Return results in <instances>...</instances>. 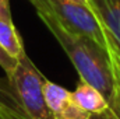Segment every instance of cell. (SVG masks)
Segmentation results:
<instances>
[{"label": "cell", "mask_w": 120, "mask_h": 119, "mask_svg": "<svg viewBox=\"0 0 120 119\" xmlns=\"http://www.w3.org/2000/svg\"><path fill=\"white\" fill-rule=\"evenodd\" d=\"M41 21L57 39L61 49L77 70L80 80H84L99 90L105 98H112L113 86L106 52L90 38L67 28L59 18L41 3H31Z\"/></svg>", "instance_id": "obj_1"}, {"label": "cell", "mask_w": 120, "mask_h": 119, "mask_svg": "<svg viewBox=\"0 0 120 119\" xmlns=\"http://www.w3.org/2000/svg\"><path fill=\"white\" fill-rule=\"evenodd\" d=\"M45 76L22 53L14 73L0 79V108L15 119H55L43 98Z\"/></svg>", "instance_id": "obj_2"}, {"label": "cell", "mask_w": 120, "mask_h": 119, "mask_svg": "<svg viewBox=\"0 0 120 119\" xmlns=\"http://www.w3.org/2000/svg\"><path fill=\"white\" fill-rule=\"evenodd\" d=\"M30 3H41L49 11H52L67 28L90 38L105 52L109 44L113 41L110 34L102 27L87 4H80L71 0H30Z\"/></svg>", "instance_id": "obj_3"}, {"label": "cell", "mask_w": 120, "mask_h": 119, "mask_svg": "<svg viewBox=\"0 0 120 119\" xmlns=\"http://www.w3.org/2000/svg\"><path fill=\"white\" fill-rule=\"evenodd\" d=\"M43 98L55 119H88L92 115L84 111L73 98V92L45 79Z\"/></svg>", "instance_id": "obj_4"}, {"label": "cell", "mask_w": 120, "mask_h": 119, "mask_svg": "<svg viewBox=\"0 0 120 119\" xmlns=\"http://www.w3.org/2000/svg\"><path fill=\"white\" fill-rule=\"evenodd\" d=\"M87 6L120 49V0H88Z\"/></svg>", "instance_id": "obj_5"}, {"label": "cell", "mask_w": 120, "mask_h": 119, "mask_svg": "<svg viewBox=\"0 0 120 119\" xmlns=\"http://www.w3.org/2000/svg\"><path fill=\"white\" fill-rule=\"evenodd\" d=\"M73 92V98L74 101L87 112L90 114H101L103 111H106L109 108L108 99L105 98V95L92 84L80 80L77 87Z\"/></svg>", "instance_id": "obj_6"}, {"label": "cell", "mask_w": 120, "mask_h": 119, "mask_svg": "<svg viewBox=\"0 0 120 119\" xmlns=\"http://www.w3.org/2000/svg\"><path fill=\"white\" fill-rule=\"evenodd\" d=\"M106 55H108L112 86H113L112 98L109 99V108L120 118V49L117 44L115 42V39L109 44L106 49Z\"/></svg>", "instance_id": "obj_7"}, {"label": "cell", "mask_w": 120, "mask_h": 119, "mask_svg": "<svg viewBox=\"0 0 120 119\" xmlns=\"http://www.w3.org/2000/svg\"><path fill=\"white\" fill-rule=\"evenodd\" d=\"M0 46L14 59L25 53L22 39L11 18H0Z\"/></svg>", "instance_id": "obj_8"}, {"label": "cell", "mask_w": 120, "mask_h": 119, "mask_svg": "<svg viewBox=\"0 0 120 119\" xmlns=\"http://www.w3.org/2000/svg\"><path fill=\"white\" fill-rule=\"evenodd\" d=\"M17 62H18V60L14 59V58H11V56L0 46V67L4 70L6 77H10V76L14 73V70H15V67H17Z\"/></svg>", "instance_id": "obj_9"}, {"label": "cell", "mask_w": 120, "mask_h": 119, "mask_svg": "<svg viewBox=\"0 0 120 119\" xmlns=\"http://www.w3.org/2000/svg\"><path fill=\"white\" fill-rule=\"evenodd\" d=\"M88 119H120L110 108H108L106 111L101 112V114H92Z\"/></svg>", "instance_id": "obj_10"}, {"label": "cell", "mask_w": 120, "mask_h": 119, "mask_svg": "<svg viewBox=\"0 0 120 119\" xmlns=\"http://www.w3.org/2000/svg\"><path fill=\"white\" fill-rule=\"evenodd\" d=\"M0 18H11L10 0H0Z\"/></svg>", "instance_id": "obj_11"}, {"label": "cell", "mask_w": 120, "mask_h": 119, "mask_svg": "<svg viewBox=\"0 0 120 119\" xmlns=\"http://www.w3.org/2000/svg\"><path fill=\"white\" fill-rule=\"evenodd\" d=\"M0 119H15L14 116H11L7 111H4L3 108H0Z\"/></svg>", "instance_id": "obj_12"}, {"label": "cell", "mask_w": 120, "mask_h": 119, "mask_svg": "<svg viewBox=\"0 0 120 119\" xmlns=\"http://www.w3.org/2000/svg\"><path fill=\"white\" fill-rule=\"evenodd\" d=\"M71 1H75V3H80V4H87L88 0H71Z\"/></svg>", "instance_id": "obj_13"}]
</instances>
